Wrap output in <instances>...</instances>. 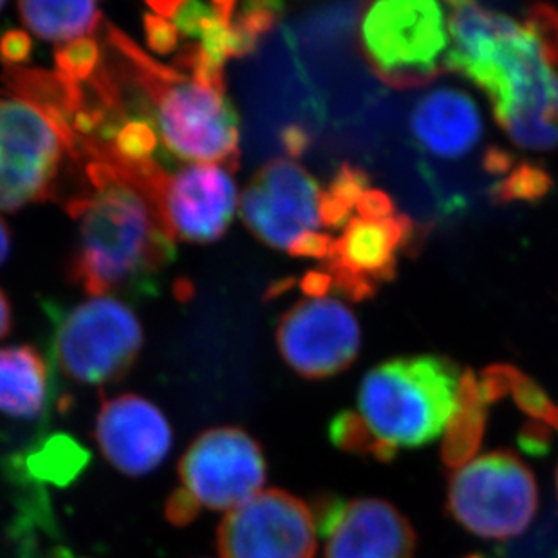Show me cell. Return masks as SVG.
Masks as SVG:
<instances>
[{"label": "cell", "instance_id": "cell-13", "mask_svg": "<svg viewBox=\"0 0 558 558\" xmlns=\"http://www.w3.org/2000/svg\"><path fill=\"white\" fill-rule=\"evenodd\" d=\"M238 210V189L219 165L192 163L167 180L158 211L174 239L214 243L227 233Z\"/></svg>", "mask_w": 558, "mask_h": 558}, {"label": "cell", "instance_id": "cell-40", "mask_svg": "<svg viewBox=\"0 0 558 558\" xmlns=\"http://www.w3.org/2000/svg\"><path fill=\"white\" fill-rule=\"evenodd\" d=\"M11 329V310L10 302L0 290V338H4Z\"/></svg>", "mask_w": 558, "mask_h": 558}, {"label": "cell", "instance_id": "cell-25", "mask_svg": "<svg viewBox=\"0 0 558 558\" xmlns=\"http://www.w3.org/2000/svg\"><path fill=\"white\" fill-rule=\"evenodd\" d=\"M100 48L89 37L63 44L54 51V73L74 84L89 82L100 71Z\"/></svg>", "mask_w": 558, "mask_h": 558}, {"label": "cell", "instance_id": "cell-18", "mask_svg": "<svg viewBox=\"0 0 558 558\" xmlns=\"http://www.w3.org/2000/svg\"><path fill=\"white\" fill-rule=\"evenodd\" d=\"M448 33L452 38V49L448 51L445 69L463 74L486 48L497 38L505 37L521 27L510 16L488 10L477 2H447Z\"/></svg>", "mask_w": 558, "mask_h": 558}, {"label": "cell", "instance_id": "cell-43", "mask_svg": "<svg viewBox=\"0 0 558 558\" xmlns=\"http://www.w3.org/2000/svg\"><path fill=\"white\" fill-rule=\"evenodd\" d=\"M555 488H557V499H558V466H557V472H555Z\"/></svg>", "mask_w": 558, "mask_h": 558}, {"label": "cell", "instance_id": "cell-9", "mask_svg": "<svg viewBox=\"0 0 558 558\" xmlns=\"http://www.w3.org/2000/svg\"><path fill=\"white\" fill-rule=\"evenodd\" d=\"M316 532L310 506L274 488L228 511L217 549L222 558H315Z\"/></svg>", "mask_w": 558, "mask_h": 558}, {"label": "cell", "instance_id": "cell-33", "mask_svg": "<svg viewBox=\"0 0 558 558\" xmlns=\"http://www.w3.org/2000/svg\"><path fill=\"white\" fill-rule=\"evenodd\" d=\"M33 43L29 35L22 29H8L0 33V62L5 68H16L19 63L29 60Z\"/></svg>", "mask_w": 558, "mask_h": 558}, {"label": "cell", "instance_id": "cell-15", "mask_svg": "<svg viewBox=\"0 0 558 558\" xmlns=\"http://www.w3.org/2000/svg\"><path fill=\"white\" fill-rule=\"evenodd\" d=\"M326 537V558H416L414 527L387 500L345 502Z\"/></svg>", "mask_w": 558, "mask_h": 558}, {"label": "cell", "instance_id": "cell-28", "mask_svg": "<svg viewBox=\"0 0 558 558\" xmlns=\"http://www.w3.org/2000/svg\"><path fill=\"white\" fill-rule=\"evenodd\" d=\"M530 35L537 40L544 57L558 65V10L549 4H535L527 10L526 24Z\"/></svg>", "mask_w": 558, "mask_h": 558}, {"label": "cell", "instance_id": "cell-14", "mask_svg": "<svg viewBox=\"0 0 558 558\" xmlns=\"http://www.w3.org/2000/svg\"><path fill=\"white\" fill-rule=\"evenodd\" d=\"M96 441L114 469L131 477H142L158 469L169 456L172 428L153 401L122 395L101 403Z\"/></svg>", "mask_w": 558, "mask_h": 558}, {"label": "cell", "instance_id": "cell-10", "mask_svg": "<svg viewBox=\"0 0 558 558\" xmlns=\"http://www.w3.org/2000/svg\"><path fill=\"white\" fill-rule=\"evenodd\" d=\"M277 345L286 364L302 378H331L359 356V322L353 311L331 299L296 302L280 318Z\"/></svg>", "mask_w": 558, "mask_h": 558}, {"label": "cell", "instance_id": "cell-16", "mask_svg": "<svg viewBox=\"0 0 558 558\" xmlns=\"http://www.w3.org/2000/svg\"><path fill=\"white\" fill-rule=\"evenodd\" d=\"M411 129L425 150L447 159L470 153L483 136L480 109L458 89H437L425 96L412 112Z\"/></svg>", "mask_w": 558, "mask_h": 558}, {"label": "cell", "instance_id": "cell-24", "mask_svg": "<svg viewBox=\"0 0 558 558\" xmlns=\"http://www.w3.org/2000/svg\"><path fill=\"white\" fill-rule=\"evenodd\" d=\"M554 189V178L543 163L521 161L492 186L490 197L497 205L538 203Z\"/></svg>", "mask_w": 558, "mask_h": 558}, {"label": "cell", "instance_id": "cell-17", "mask_svg": "<svg viewBox=\"0 0 558 558\" xmlns=\"http://www.w3.org/2000/svg\"><path fill=\"white\" fill-rule=\"evenodd\" d=\"M53 367L32 345L0 348V414L16 420L44 416L53 400Z\"/></svg>", "mask_w": 558, "mask_h": 558}, {"label": "cell", "instance_id": "cell-34", "mask_svg": "<svg viewBox=\"0 0 558 558\" xmlns=\"http://www.w3.org/2000/svg\"><path fill=\"white\" fill-rule=\"evenodd\" d=\"M332 244H335V239L329 238L326 233L307 232L291 243L288 253L291 257L318 258L324 263L331 255Z\"/></svg>", "mask_w": 558, "mask_h": 558}, {"label": "cell", "instance_id": "cell-32", "mask_svg": "<svg viewBox=\"0 0 558 558\" xmlns=\"http://www.w3.org/2000/svg\"><path fill=\"white\" fill-rule=\"evenodd\" d=\"M517 442L522 452H526L532 458H544L548 456L549 450L554 447V434L549 430V425L543 422L524 423L519 436H517Z\"/></svg>", "mask_w": 558, "mask_h": 558}, {"label": "cell", "instance_id": "cell-35", "mask_svg": "<svg viewBox=\"0 0 558 558\" xmlns=\"http://www.w3.org/2000/svg\"><path fill=\"white\" fill-rule=\"evenodd\" d=\"M167 519L175 526H186L199 515L201 506L183 488L175 490L165 506Z\"/></svg>", "mask_w": 558, "mask_h": 558}, {"label": "cell", "instance_id": "cell-42", "mask_svg": "<svg viewBox=\"0 0 558 558\" xmlns=\"http://www.w3.org/2000/svg\"><path fill=\"white\" fill-rule=\"evenodd\" d=\"M293 284H295V280L293 279H284L280 280V282H275V284L269 288L266 299H275V296L282 295L286 291H290Z\"/></svg>", "mask_w": 558, "mask_h": 558}, {"label": "cell", "instance_id": "cell-29", "mask_svg": "<svg viewBox=\"0 0 558 558\" xmlns=\"http://www.w3.org/2000/svg\"><path fill=\"white\" fill-rule=\"evenodd\" d=\"M214 16V5L201 4V2H180L175 4L174 13L170 21L183 37L201 38L206 24Z\"/></svg>", "mask_w": 558, "mask_h": 558}, {"label": "cell", "instance_id": "cell-12", "mask_svg": "<svg viewBox=\"0 0 558 558\" xmlns=\"http://www.w3.org/2000/svg\"><path fill=\"white\" fill-rule=\"evenodd\" d=\"M417 227L411 217H354L322 263L331 275L332 290L349 301H367L381 282L395 279L398 253L416 244Z\"/></svg>", "mask_w": 558, "mask_h": 558}, {"label": "cell", "instance_id": "cell-37", "mask_svg": "<svg viewBox=\"0 0 558 558\" xmlns=\"http://www.w3.org/2000/svg\"><path fill=\"white\" fill-rule=\"evenodd\" d=\"M280 142L291 159L301 158L311 145L310 132L301 125H288L280 132Z\"/></svg>", "mask_w": 558, "mask_h": 558}, {"label": "cell", "instance_id": "cell-5", "mask_svg": "<svg viewBox=\"0 0 558 558\" xmlns=\"http://www.w3.org/2000/svg\"><path fill=\"white\" fill-rule=\"evenodd\" d=\"M447 15L434 0L376 2L362 22V49L384 84L423 87L447 71Z\"/></svg>", "mask_w": 558, "mask_h": 558}, {"label": "cell", "instance_id": "cell-26", "mask_svg": "<svg viewBox=\"0 0 558 558\" xmlns=\"http://www.w3.org/2000/svg\"><path fill=\"white\" fill-rule=\"evenodd\" d=\"M510 395L517 407L535 422H543L558 430V405L549 400L543 387L522 371L515 369L511 379Z\"/></svg>", "mask_w": 558, "mask_h": 558}, {"label": "cell", "instance_id": "cell-3", "mask_svg": "<svg viewBox=\"0 0 558 558\" xmlns=\"http://www.w3.org/2000/svg\"><path fill=\"white\" fill-rule=\"evenodd\" d=\"M459 379L452 360L436 354L387 360L360 385V416L392 447H425L452 420Z\"/></svg>", "mask_w": 558, "mask_h": 558}, {"label": "cell", "instance_id": "cell-36", "mask_svg": "<svg viewBox=\"0 0 558 558\" xmlns=\"http://www.w3.org/2000/svg\"><path fill=\"white\" fill-rule=\"evenodd\" d=\"M356 210L362 219H385L395 216V203L381 190L371 189L360 197Z\"/></svg>", "mask_w": 558, "mask_h": 558}, {"label": "cell", "instance_id": "cell-6", "mask_svg": "<svg viewBox=\"0 0 558 558\" xmlns=\"http://www.w3.org/2000/svg\"><path fill=\"white\" fill-rule=\"evenodd\" d=\"M537 508L535 475L511 450L483 453L448 481V515L481 538L519 537Z\"/></svg>", "mask_w": 558, "mask_h": 558}, {"label": "cell", "instance_id": "cell-39", "mask_svg": "<svg viewBox=\"0 0 558 558\" xmlns=\"http://www.w3.org/2000/svg\"><path fill=\"white\" fill-rule=\"evenodd\" d=\"M515 165L513 154L508 153L505 148L490 147L483 158V167L488 174H508Z\"/></svg>", "mask_w": 558, "mask_h": 558}, {"label": "cell", "instance_id": "cell-8", "mask_svg": "<svg viewBox=\"0 0 558 558\" xmlns=\"http://www.w3.org/2000/svg\"><path fill=\"white\" fill-rule=\"evenodd\" d=\"M181 488L203 508L232 511L260 494L263 448L241 428H210L195 437L180 461Z\"/></svg>", "mask_w": 558, "mask_h": 558}, {"label": "cell", "instance_id": "cell-27", "mask_svg": "<svg viewBox=\"0 0 558 558\" xmlns=\"http://www.w3.org/2000/svg\"><path fill=\"white\" fill-rule=\"evenodd\" d=\"M282 13H284V5L280 2H269V0L244 2L235 8L232 24L238 32L258 43V38L263 37L264 33L274 29Z\"/></svg>", "mask_w": 558, "mask_h": 558}, {"label": "cell", "instance_id": "cell-4", "mask_svg": "<svg viewBox=\"0 0 558 558\" xmlns=\"http://www.w3.org/2000/svg\"><path fill=\"white\" fill-rule=\"evenodd\" d=\"M53 322L51 367L82 385L122 379L143 348V329L123 302L95 296L71 311L46 304Z\"/></svg>", "mask_w": 558, "mask_h": 558}, {"label": "cell", "instance_id": "cell-41", "mask_svg": "<svg viewBox=\"0 0 558 558\" xmlns=\"http://www.w3.org/2000/svg\"><path fill=\"white\" fill-rule=\"evenodd\" d=\"M10 230L5 227V222L0 219V266L5 263V258L10 255Z\"/></svg>", "mask_w": 558, "mask_h": 558}, {"label": "cell", "instance_id": "cell-1", "mask_svg": "<svg viewBox=\"0 0 558 558\" xmlns=\"http://www.w3.org/2000/svg\"><path fill=\"white\" fill-rule=\"evenodd\" d=\"M85 190L65 201L78 225L69 274L87 295H153L174 260V238L156 206L111 165L85 163Z\"/></svg>", "mask_w": 558, "mask_h": 558}, {"label": "cell", "instance_id": "cell-19", "mask_svg": "<svg viewBox=\"0 0 558 558\" xmlns=\"http://www.w3.org/2000/svg\"><path fill=\"white\" fill-rule=\"evenodd\" d=\"M486 407L480 378L472 371H464L459 379L458 407L442 439L441 459L448 469H461L480 450L488 422Z\"/></svg>", "mask_w": 558, "mask_h": 558}, {"label": "cell", "instance_id": "cell-44", "mask_svg": "<svg viewBox=\"0 0 558 558\" xmlns=\"http://www.w3.org/2000/svg\"><path fill=\"white\" fill-rule=\"evenodd\" d=\"M2 8H4V2H0V10H2Z\"/></svg>", "mask_w": 558, "mask_h": 558}, {"label": "cell", "instance_id": "cell-30", "mask_svg": "<svg viewBox=\"0 0 558 558\" xmlns=\"http://www.w3.org/2000/svg\"><path fill=\"white\" fill-rule=\"evenodd\" d=\"M143 26H145L148 48L153 49L154 53L169 54L178 48L180 32L169 19H163L156 13H145Z\"/></svg>", "mask_w": 558, "mask_h": 558}, {"label": "cell", "instance_id": "cell-31", "mask_svg": "<svg viewBox=\"0 0 558 558\" xmlns=\"http://www.w3.org/2000/svg\"><path fill=\"white\" fill-rule=\"evenodd\" d=\"M517 367L508 364H496L486 367L481 374L480 390L486 405L502 400L506 395H510L511 379Z\"/></svg>", "mask_w": 558, "mask_h": 558}, {"label": "cell", "instance_id": "cell-23", "mask_svg": "<svg viewBox=\"0 0 558 558\" xmlns=\"http://www.w3.org/2000/svg\"><path fill=\"white\" fill-rule=\"evenodd\" d=\"M329 439L343 452L373 458L379 463H390L398 453V448L379 439L364 417L353 411L338 412L332 417L329 423Z\"/></svg>", "mask_w": 558, "mask_h": 558}, {"label": "cell", "instance_id": "cell-2", "mask_svg": "<svg viewBox=\"0 0 558 558\" xmlns=\"http://www.w3.org/2000/svg\"><path fill=\"white\" fill-rule=\"evenodd\" d=\"M109 44L122 54L136 84L153 101L159 137L175 158L238 169L241 123L227 93L156 62L118 27L109 26Z\"/></svg>", "mask_w": 558, "mask_h": 558}, {"label": "cell", "instance_id": "cell-21", "mask_svg": "<svg viewBox=\"0 0 558 558\" xmlns=\"http://www.w3.org/2000/svg\"><path fill=\"white\" fill-rule=\"evenodd\" d=\"M89 459V452L74 437L53 434L40 439L13 466H21L22 474L40 483L65 486L84 472Z\"/></svg>", "mask_w": 558, "mask_h": 558}, {"label": "cell", "instance_id": "cell-20", "mask_svg": "<svg viewBox=\"0 0 558 558\" xmlns=\"http://www.w3.org/2000/svg\"><path fill=\"white\" fill-rule=\"evenodd\" d=\"M21 19L29 32L49 43L78 40L96 32L101 11L95 2H21Z\"/></svg>", "mask_w": 558, "mask_h": 558}, {"label": "cell", "instance_id": "cell-11", "mask_svg": "<svg viewBox=\"0 0 558 558\" xmlns=\"http://www.w3.org/2000/svg\"><path fill=\"white\" fill-rule=\"evenodd\" d=\"M320 190L293 159H274L253 175L241 197V217L255 238L271 248H290L320 225Z\"/></svg>", "mask_w": 558, "mask_h": 558}, {"label": "cell", "instance_id": "cell-7", "mask_svg": "<svg viewBox=\"0 0 558 558\" xmlns=\"http://www.w3.org/2000/svg\"><path fill=\"white\" fill-rule=\"evenodd\" d=\"M63 154L69 148L51 118L27 101L0 100V210L49 199Z\"/></svg>", "mask_w": 558, "mask_h": 558}, {"label": "cell", "instance_id": "cell-22", "mask_svg": "<svg viewBox=\"0 0 558 558\" xmlns=\"http://www.w3.org/2000/svg\"><path fill=\"white\" fill-rule=\"evenodd\" d=\"M369 178L364 170L353 165L343 163L332 178L326 192H320L318 217L327 228H340L351 221V210L359 205L360 197L367 192Z\"/></svg>", "mask_w": 558, "mask_h": 558}, {"label": "cell", "instance_id": "cell-38", "mask_svg": "<svg viewBox=\"0 0 558 558\" xmlns=\"http://www.w3.org/2000/svg\"><path fill=\"white\" fill-rule=\"evenodd\" d=\"M301 290L311 299H324L332 290L331 275L327 271H307L301 279Z\"/></svg>", "mask_w": 558, "mask_h": 558}]
</instances>
